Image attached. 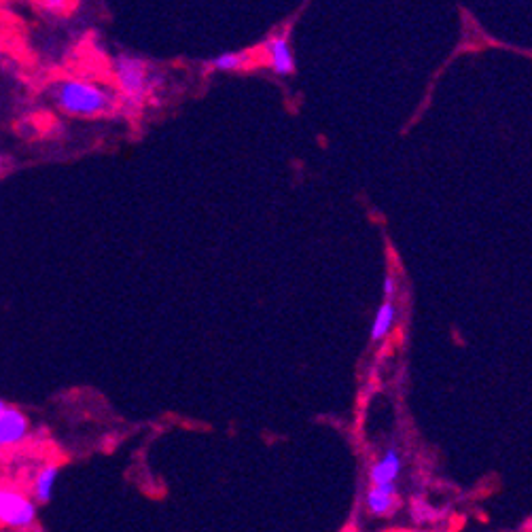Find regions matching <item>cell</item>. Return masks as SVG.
Here are the masks:
<instances>
[{"label": "cell", "instance_id": "1", "mask_svg": "<svg viewBox=\"0 0 532 532\" xmlns=\"http://www.w3.org/2000/svg\"><path fill=\"white\" fill-rule=\"evenodd\" d=\"M51 102L68 117L98 119L115 113L119 96L111 87L85 77H64L49 87Z\"/></svg>", "mask_w": 532, "mask_h": 532}, {"label": "cell", "instance_id": "2", "mask_svg": "<svg viewBox=\"0 0 532 532\" xmlns=\"http://www.w3.org/2000/svg\"><path fill=\"white\" fill-rule=\"evenodd\" d=\"M113 79L115 92L123 104L140 109L157 90L159 77L147 60L130 56V53H119L113 60Z\"/></svg>", "mask_w": 532, "mask_h": 532}, {"label": "cell", "instance_id": "3", "mask_svg": "<svg viewBox=\"0 0 532 532\" xmlns=\"http://www.w3.org/2000/svg\"><path fill=\"white\" fill-rule=\"evenodd\" d=\"M39 522V503L30 492L13 484H0V528L32 530Z\"/></svg>", "mask_w": 532, "mask_h": 532}, {"label": "cell", "instance_id": "4", "mask_svg": "<svg viewBox=\"0 0 532 532\" xmlns=\"http://www.w3.org/2000/svg\"><path fill=\"white\" fill-rule=\"evenodd\" d=\"M261 53L265 64L278 77H289L295 73V53L291 41L285 32H276L270 39H265L261 45Z\"/></svg>", "mask_w": 532, "mask_h": 532}, {"label": "cell", "instance_id": "5", "mask_svg": "<svg viewBox=\"0 0 532 532\" xmlns=\"http://www.w3.org/2000/svg\"><path fill=\"white\" fill-rule=\"evenodd\" d=\"M32 431L30 418L20 410L7 403V407L0 412V450L20 448L28 441Z\"/></svg>", "mask_w": 532, "mask_h": 532}, {"label": "cell", "instance_id": "6", "mask_svg": "<svg viewBox=\"0 0 532 532\" xmlns=\"http://www.w3.org/2000/svg\"><path fill=\"white\" fill-rule=\"evenodd\" d=\"M399 490L397 484H382V486H371L365 494V507L376 518H386L393 516L399 509Z\"/></svg>", "mask_w": 532, "mask_h": 532}, {"label": "cell", "instance_id": "7", "mask_svg": "<svg viewBox=\"0 0 532 532\" xmlns=\"http://www.w3.org/2000/svg\"><path fill=\"white\" fill-rule=\"evenodd\" d=\"M58 477H60V465L56 463H47L34 471L28 490L32 499L39 505H49L53 501V492H56L58 486Z\"/></svg>", "mask_w": 532, "mask_h": 532}, {"label": "cell", "instance_id": "8", "mask_svg": "<svg viewBox=\"0 0 532 532\" xmlns=\"http://www.w3.org/2000/svg\"><path fill=\"white\" fill-rule=\"evenodd\" d=\"M403 469V460L397 450H388L378 463L371 465L369 469V482L371 486H382V484H397L399 475Z\"/></svg>", "mask_w": 532, "mask_h": 532}, {"label": "cell", "instance_id": "9", "mask_svg": "<svg viewBox=\"0 0 532 532\" xmlns=\"http://www.w3.org/2000/svg\"><path fill=\"white\" fill-rule=\"evenodd\" d=\"M397 323V306L395 301L384 299V304L380 306L376 318H374V327H371V342H382L386 340L390 331H393Z\"/></svg>", "mask_w": 532, "mask_h": 532}, {"label": "cell", "instance_id": "10", "mask_svg": "<svg viewBox=\"0 0 532 532\" xmlns=\"http://www.w3.org/2000/svg\"><path fill=\"white\" fill-rule=\"evenodd\" d=\"M253 56L248 51H225L219 53L217 58L210 60V66L219 70V73H238V70H244L251 66Z\"/></svg>", "mask_w": 532, "mask_h": 532}, {"label": "cell", "instance_id": "11", "mask_svg": "<svg viewBox=\"0 0 532 532\" xmlns=\"http://www.w3.org/2000/svg\"><path fill=\"white\" fill-rule=\"evenodd\" d=\"M37 7L47 17H62L70 11V0H37Z\"/></svg>", "mask_w": 532, "mask_h": 532}, {"label": "cell", "instance_id": "12", "mask_svg": "<svg viewBox=\"0 0 532 532\" xmlns=\"http://www.w3.org/2000/svg\"><path fill=\"white\" fill-rule=\"evenodd\" d=\"M384 299H390V301L397 299V282L390 274L384 280Z\"/></svg>", "mask_w": 532, "mask_h": 532}, {"label": "cell", "instance_id": "13", "mask_svg": "<svg viewBox=\"0 0 532 532\" xmlns=\"http://www.w3.org/2000/svg\"><path fill=\"white\" fill-rule=\"evenodd\" d=\"M3 51H5V32L0 28V56H3Z\"/></svg>", "mask_w": 532, "mask_h": 532}, {"label": "cell", "instance_id": "14", "mask_svg": "<svg viewBox=\"0 0 532 532\" xmlns=\"http://www.w3.org/2000/svg\"><path fill=\"white\" fill-rule=\"evenodd\" d=\"M5 407H7V401H5V399H0V412H3Z\"/></svg>", "mask_w": 532, "mask_h": 532}, {"label": "cell", "instance_id": "15", "mask_svg": "<svg viewBox=\"0 0 532 532\" xmlns=\"http://www.w3.org/2000/svg\"><path fill=\"white\" fill-rule=\"evenodd\" d=\"M3 166H5V162H3V155H0V170H3Z\"/></svg>", "mask_w": 532, "mask_h": 532}]
</instances>
